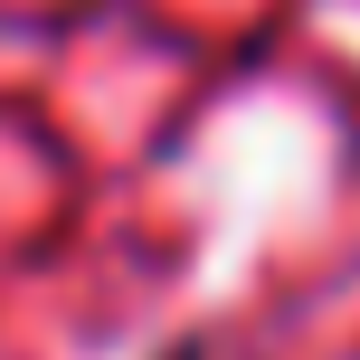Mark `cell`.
I'll use <instances>...</instances> for the list:
<instances>
[{
    "label": "cell",
    "mask_w": 360,
    "mask_h": 360,
    "mask_svg": "<svg viewBox=\"0 0 360 360\" xmlns=\"http://www.w3.org/2000/svg\"><path fill=\"white\" fill-rule=\"evenodd\" d=\"M162 360H209V342H171V351H162Z\"/></svg>",
    "instance_id": "1"
}]
</instances>
